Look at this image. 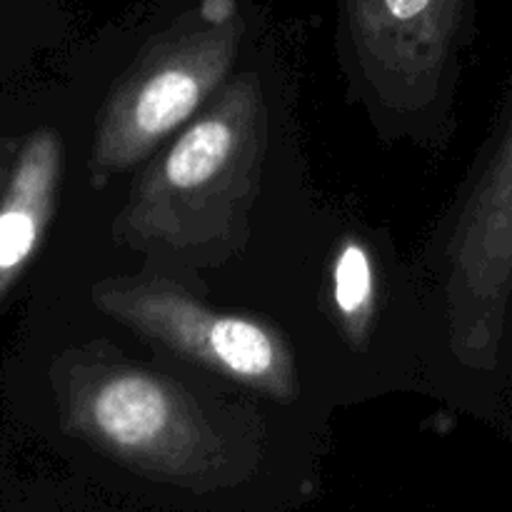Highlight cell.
Wrapping results in <instances>:
<instances>
[{
    "label": "cell",
    "instance_id": "5b68a950",
    "mask_svg": "<svg viewBox=\"0 0 512 512\" xmlns=\"http://www.w3.org/2000/svg\"><path fill=\"white\" fill-rule=\"evenodd\" d=\"M70 423L108 450L143 460H183L210 440L205 420L173 383L123 363H83L63 390Z\"/></svg>",
    "mask_w": 512,
    "mask_h": 512
},
{
    "label": "cell",
    "instance_id": "ba28073f",
    "mask_svg": "<svg viewBox=\"0 0 512 512\" xmlns=\"http://www.w3.org/2000/svg\"><path fill=\"white\" fill-rule=\"evenodd\" d=\"M330 298L340 330L355 350L368 345L378 313V280L373 255L360 238H345L330 268Z\"/></svg>",
    "mask_w": 512,
    "mask_h": 512
},
{
    "label": "cell",
    "instance_id": "3957f363",
    "mask_svg": "<svg viewBox=\"0 0 512 512\" xmlns=\"http://www.w3.org/2000/svg\"><path fill=\"white\" fill-rule=\"evenodd\" d=\"M450 345L493 375L512 333V98L448 245Z\"/></svg>",
    "mask_w": 512,
    "mask_h": 512
},
{
    "label": "cell",
    "instance_id": "9c48e42d",
    "mask_svg": "<svg viewBox=\"0 0 512 512\" xmlns=\"http://www.w3.org/2000/svg\"><path fill=\"white\" fill-rule=\"evenodd\" d=\"M0 155H3V153H0ZM8 175H10V170L5 168L3 158H0V195H3V188H5V183H8Z\"/></svg>",
    "mask_w": 512,
    "mask_h": 512
},
{
    "label": "cell",
    "instance_id": "8992f818",
    "mask_svg": "<svg viewBox=\"0 0 512 512\" xmlns=\"http://www.w3.org/2000/svg\"><path fill=\"white\" fill-rule=\"evenodd\" d=\"M355 60L400 108L433 98L468 25L470 0H340Z\"/></svg>",
    "mask_w": 512,
    "mask_h": 512
},
{
    "label": "cell",
    "instance_id": "52a82bcc",
    "mask_svg": "<svg viewBox=\"0 0 512 512\" xmlns=\"http://www.w3.org/2000/svg\"><path fill=\"white\" fill-rule=\"evenodd\" d=\"M63 173V143L55 130L25 140L0 195V300L23 275L53 218Z\"/></svg>",
    "mask_w": 512,
    "mask_h": 512
},
{
    "label": "cell",
    "instance_id": "7a4b0ae2",
    "mask_svg": "<svg viewBox=\"0 0 512 512\" xmlns=\"http://www.w3.org/2000/svg\"><path fill=\"white\" fill-rule=\"evenodd\" d=\"M240 0H193L145 43L110 93L90 153V183L148 158L223 88L245 38Z\"/></svg>",
    "mask_w": 512,
    "mask_h": 512
},
{
    "label": "cell",
    "instance_id": "6da1fadb",
    "mask_svg": "<svg viewBox=\"0 0 512 512\" xmlns=\"http://www.w3.org/2000/svg\"><path fill=\"white\" fill-rule=\"evenodd\" d=\"M268 140V110L253 73L215 93L198 120L145 170L118 220L140 248L198 253L238 233Z\"/></svg>",
    "mask_w": 512,
    "mask_h": 512
},
{
    "label": "cell",
    "instance_id": "277c9868",
    "mask_svg": "<svg viewBox=\"0 0 512 512\" xmlns=\"http://www.w3.org/2000/svg\"><path fill=\"white\" fill-rule=\"evenodd\" d=\"M93 300L115 320L223 378L275 400L298 393L293 355L263 323L215 313L163 280H105L95 285Z\"/></svg>",
    "mask_w": 512,
    "mask_h": 512
}]
</instances>
